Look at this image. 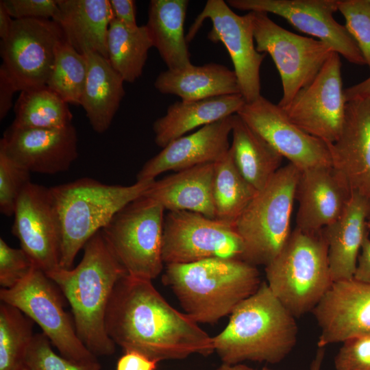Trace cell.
I'll use <instances>...</instances> for the list:
<instances>
[{
  "label": "cell",
  "mask_w": 370,
  "mask_h": 370,
  "mask_svg": "<svg viewBox=\"0 0 370 370\" xmlns=\"http://www.w3.org/2000/svg\"><path fill=\"white\" fill-rule=\"evenodd\" d=\"M106 332L124 352L157 361L213 353L210 337L190 317L171 306L151 281L124 275L116 284L106 314Z\"/></svg>",
  "instance_id": "cell-1"
},
{
  "label": "cell",
  "mask_w": 370,
  "mask_h": 370,
  "mask_svg": "<svg viewBox=\"0 0 370 370\" xmlns=\"http://www.w3.org/2000/svg\"><path fill=\"white\" fill-rule=\"evenodd\" d=\"M83 249L75 268H60L46 275L67 299L81 341L96 357L108 356L114 353L116 345L106 332V310L116 284L127 273L101 230Z\"/></svg>",
  "instance_id": "cell-2"
},
{
  "label": "cell",
  "mask_w": 370,
  "mask_h": 370,
  "mask_svg": "<svg viewBox=\"0 0 370 370\" xmlns=\"http://www.w3.org/2000/svg\"><path fill=\"white\" fill-rule=\"evenodd\" d=\"M297 333L295 317L262 282L232 311L224 330L212 337V345L223 363L275 364L293 349Z\"/></svg>",
  "instance_id": "cell-3"
},
{
  "label": "cell",
  "mask_w": 370,
  "mask_h": 370,
  "mask_svg": "<svg viewBox=\"0 0 370 370\" xmlns=\"http://www.w3.org/2000/svg\"><path fill=\"white\" fill-rule=\"evenodd\" d=\"M163 282L196 323L212 324L230 314L262 282L256 266L241 259L213 258L166 265Z\"/></svg>",
  "instance_id": "cell-4"
},
{
  "label": "cell",
  "mask_w": 370,
  "mask_h": 370,
  "mask_svg": "<svg viewBox=\"0 0 370 370\" xmlns=\"http://www.w3.org/2000/svg\"><path fill=\"white\" fill-rule=\"evenodd\" d=\"M154 180L111 185L84 177L49 188L60 240V268L71 269L78 252L123 208Z\"/></svg>",
  "instance_id": "cell-5"
},
{
  "label": "cell",
  "mask_w": 370,
  "mask_h": 370,
  "mask_svg": "<svg viewBox=\"0 0 370 370\" xmlns=\"http://www.w3.org/2000/svg\"><path fill=\"white\" fill-rule=\"evenodd\" d=\"M264 270L269 288L295 318L312 311L333 283L322 230L295 227Z\"/></svg>",
  "instance_id": "cell-6"
},
{
  "label": "cell",
  "mask_w": 370,
  "mask_h": 370,
  "mask_svg": "<svg viewBox=\"0 0 370 370\" xmlns=\"http://www.w3.org/2000/svg\"><path fill=\"white\" fill-rule=\"evenodd\" d=\"M300 171L281 166L258 191L234 224L241 238V260L254 266L269 264L291 236V220Z\"/></svg>",
  "instance_id": "cell-7"
},
{
  "label": "cell",
  "mask_w": 370,
  "mask_h": 370,
  "mask_svg": "<svg viewBox=\"0 0 370 370\" xmlns=\"http://www.w3.org/2000/svg\"><path fill=\"white\" fill-rule=\"evenodd\" d=\"M164 210L143 195L119 210L101 230L127 275L151 281L162 272Z\"/></svg>",
  "instance_id": "cell-8"
},
{
  "label": "cell",
  "mask_w": 370,
  "mask_h": 370,
  "mask_svg": "<svg viewBox=\"0 0 370 370\" xmlns=\"http://www.w3.org/2000/svg\"><path fill=\"white\" fill-rule=\"evenodd\" d=\"M252 12L256 49L269 54L276 66L282 86L278 105L284 108L314 79L334 51L323 41L283 28L267 13Z\"/></svg>",
  "instance_id": "cell-9"
},
{
  "label": "cell",
  "mask_w": 370,
  "mask_h": 370,
  "mask_svg": "<svg viewBox=\"0 0 370 370\" xmlns=\"http://www.w3.org/2000/svg\"><path fill=\"white\" fill-rule=\"evenodd\" d=\"M58 288L45 273L34 267L14 287L1 288L0 299L36 323L62 356L76 362L97 360L78 337Z\"/></svg>",
  "instance_id": "cell-10"
},
{
  "label": "cell",
  "mask_w": 370,
  "mask_h": 370,
  "mask_svg": "<svg viewBox=\"0 0 370 370\" xmlns=\"http://www.w3.org/2000/svg\"><path fill=\"white\" fill-rule=\"evenodd\" d=\"M243 251L232 225L186 210L170 211L164 217L162 258L166 265L213 258L241 260Z\"/></svg>",
  "instance_id": "cell-11"
},
{
  "label": "cell",
  "mask_w": 370,
  "mask_h": 370,
  "mask_svg": "<svg viewBox=\"0 0 370 370\" xmlns=\"http://www.w3.org/2000/svg\"><path fill=\"white\" fill-rule=\"evenodd\" d=\"M64 40L51 19L14 20L8 37L1 42V67L18 91L47 86L56 51Z\"/></svg>",
  "instance_id": "cell-12"
},
{
  "label": "cell",
  "mask_w": 370,
  "mask_h": 370,
  "mask_svg": "<svg viewBox=\"0 0 370 370\" xmlns=\"http://www.w3.org/2000/svg\"><path fill=\"white\" fill-rule=\"evenodd\" d=\"M206 19L212 24L208 38L213 42H221L228 51L241 95L246 103L256 100L261 96L260 69L266 54L256 49L253 12L241 16L223 0H208L186 35L188 42Z\"/></svg>",
  "instance_id": "cell-13"
},
{
  "label": "cell",
  "mask_w": 370,
  "mask_h": 370,
  "mask_svg": "<svg viewBox=\"0 0 370 370\" xmlns=\"http://www.w3.org/2000/svg\"><path fill=\"white\" fill-rule=\"evenodd\" d=\"M346 103L340 55L333 52L314 79L283 109L295 125L328 144L341 133Z\"/></svg>",
  "instance_id": "cell-14"
},
{
  "label": "cell",
  "mask_w": 370,
  "mask_h": 370,
  "mask_svg": "<svg viewBox=\"0 0 370 370\" xmlns=\"http://www.w3.org/2000/svg\"><path fill=\"white\" fill-rule=\"evenodd\" d=\"M300 171L332 166L328 143L304 131L278 104L262 95L236 114Z\"/></svg>",
  "instance_id": "cell-15"
},
{
  "label": "cell",
  "mask_w": 370,
  "mask_h": 370,
  "mask_svg": "<svg viewBox=\"0 0 370 370\" xmlns=\"http://www.w3.org/2000/svg\"><path fill=\"white\" fill-rule=\"evenodd\" d=\"M339 0H228L230 7L249 12L278 15L298 30L329 45L349 62L365 65L354 39L333 14Z\"/></svg>",
  "instance_id": "cell-16"
},
{
  "label": "cell",
  "mask_w": 370,
  "mask_h": 370,
  "mask_svg": "<svg viewBox=\"0 0 370 370\" xmlns=\"http://www.w3.org/2000/svg\"><path fill=\"white\" fill-rule=\"evenodd\" d=\"M12 234L36 268L47 275L60 269V240L49 188L30 182L14 212Z\"/></svg>",
  "instance_id": "cell-17"
},
{
  "label": "cell",
  "mask_w": 370,
  "mask_h": 370,
  "mask_svg": "<svg viewBox=\"0 0 370 370\" xmlns=\"http://www.w3.org/2000/svg\"><path fill=\"white\" fill-rule=\"evenodd\" d=\"M0 150L29 172L56 174L67 171L78 156L73 124L57 128H18L10 125Z\"/></svg>",
  "instance_id": "cell-18"
},
{
  "label": "cell",
  "mask_w": 370,
  "mask_h": 370,
  "mask_svg": "<svg viewBox=\"0 0 370 370\" xmlns=\"http://www.w3.org/2000/svg\"><path fill=\"white\" fill-rule=\"evenodd\" d=\"M312 312L320 328L318 347L370 335V283L333 282Z\"/></svg>",
  "instance_id": "cell-19"
},
{
  "label": "cell",
  "mask_w": 370,
  "mask_h": 370,
  "mask_svg": "<svg viewBox=\"0 0 370 370\" xmlns=\"http://www.w3.org/2000/svg\"><path fill=\"white\" fill-rule=\"evenodd\" d=\"M328 145L332 166L351 193H358L370 204V99L347 102L341 133ZM368 228L370 231V217Z\"/></svg>",
  "instance_id": "cell-20"
},
{
  "label": "cell",
  "mask_w": 370,
  "mask_h": 370,
  "mask_svg": "<svg viewBox=\"0 0 370 370\" xmlns=\"http://www.w3.org/2000/svg\"><path fill=\"white\" fill-rule=\"evenodd\" d=\"M234 115L201 127L169 143L145 163L137 174L136 180H155L158 175L168 171H180L214 163L221 159L230 148L229 138Z\"/></svg>",
  "instance_id": "cell-21"
},
{
  "label": "cell",
  "mask_w": 370,
  "mask_h": 370,
  "mask_svg": "<svg viewBox=\"0 0 370 370\" xmlns=\"http://www.w3.org/2000/svg\"><path fill=\"white\" fill-rule=\"evenodd\" d=\"M350 195L344 178L332 166L301 171L295 227L310 232L321 230L340 217Z\"/></svg>",
  "instance_id": "cell-22"
},
{
  "label": "cell",
  "mask_w": 370,
  "mask_h": 370,
  "mask_svg": "<svg viewBox=\"0 0 370 370\" xmlns=\"http://www.w3.org/2000/svg\"><path fill=\"white\" fill-rule=\"evenodd\" d=\"M370 204L352 192L340 217L322 229L327 242L330 270L333 282L354 278L365 238L369 234Z\"/></svg>",
  "instance_id": "cell-23"
},
{
  "label": "cell",
  "mask_w": 370,
  "mask_h": 370,
  "mask_svg": "<svg viewBox=\"0 0 370 370\" xmlns=\"http://www.w3.org/2000/svg\"><path fill=\"white\" fill-rule=\"evenodd\" d=\"M214 163L204 164L156 180L143 196L170 211L186 210L215 219L212 197Z\"/></svg>",
  "instance_id": "cell-24"
},
{
  "label": "cell",
  "mask_w": 370,
  "mask_h": 370,
  "mask_svg": "<svg viewBox=\"0 0 370 370\" xmlns=\"http://www.w3.org/2000/svg\"><path fill=\"white\" fill-rule=\"evenodd\" d=\"M113 18L110 0H59L53 21L77 51L96 52L108 58L107 36Z\"/></svg>",
  "instance_id": "cell-25"
},
{
  "label": "cell",
  "mask_w": 370,
  "mask_h": 370,
  "mask_svg": "<svg viewBox=\"0 0 370 370\" xmlns=\"http://www.w3.org/2000/svg\"><path fill=\"white\" fill-rule=\"evenodd\" d=\"M245 103L241 94L176 101L153 123L155 143L163 148L194 129L236 114Z\"/></svg>",
  "instance_id": "cell-26"
},
{
  "label": "cell",
  "mask_w": 370,
  "mask_h": 370,
  "mask_svg": "<svg viewBox=\"0 0 370 370\" xmlns=\"http://www.w3.org/2000/svg\"><path fill=\"white\" fill-rule=\"evenodd\" d=\"M154 86L160 92L176 95L183 101L241 94L234 71L214 62L167 69L158 75Z\"/></svg>",
  "instance_id": "cell-27"
},
{
  "label": "cell",
  "mask_w": 370,
  "mask_h": 370,
  "mask_svg": "<svg viewBox=\"0 0 370 370\" xmlns=\"http://www.w3.org/2000/svg\"><path fill=\"white\" fill-rule=\"evenodd\" d=\"M87 77L80 105L93 130L102 134L110 127L125 96L123 83L108 59L86 51Z\"/></svg>",
  "instance_id": "cell-28"
},
{
  "label": "cell",
  "mask_w": 370,
  "mask_h": 370,
  "mask_svg": "<svg viewBox=\"0 0 370 370\" xmlns=\"http://www.w3.org/2000/svg\"><path fill=\"white\" fill-rule=\"evenodd\" d=\"M188 1L151 0L146 26L153 46L167 66L175 70L192 64L184 34Z\"/></svg>",
  "instance_id": "cell-29"
},
{
  "label": "cell",
  "mask_w": 370,
  "mask_h": 370,
  "mask_svg": "<svg viewBox=\"0 0 370 370\" xmlns=\"http://www.w3.org/2000/svg\"><path fill=\"white\" fill-rule=\"evenodd\" d=\"M230 149L245 179L262 189L280 169L283 157L237 114L233 117Z\"/></svg>",
  "instance_id": "cell-30"
},
{
  "label": "cell",
  "mask_w": 370,
  "mask_h": 370,
  "mask_svg": "<svg viewBox=\"0 0 370 370\" xmlns=\"http://www.w3.org/2000/svg\"><path fill=\"white\" fill-rule=\"evenodd\" d=\"M257 192L238 169L230 148L214 163L212 197L216 219L234 226Z\"/></svg>",
  "instance_id": "cell-31"
},
{
  "label": "cell",
  "mask_w": 370,
  "mask_h": 370,
  "mask_svg": "<svg viewBox=\"0 0 370 370\" xmlns=\"http://www.w3.org/2000/svg\"><path fill=\"white\" fill-rule=\"evenodd\" d=\"M153 42L146 25L130 29L113 18L107 36L108 59L124 82L133 83L143 73Z\"/></svg>",
  "instance_id": "cell-32"
},
{
  "label": "cell",
  "mask_w": 370,
  "mask_h": 370,
  "mask_svg": "<svg viewBox=\"0 0 370 370\" xmlns=\"http://www.w3.org/2000/svg\"><path fill=\"white\" fill-rule=\"evenodd\" d=\"M14 106L18 128H57L72 124L73 115L66 102L47 86L20 92Z\"/></svg>",
  "instance_id": "cell-33"
},
{
  "label": "cell",
  "mask_w": 370,
  "mask_h": 370,
  "mask_svg": "<svg viewBox=\"0 0 370 370\" xmlns=\"http://www.w3.org/2000/svg\"><path fill=\"white\" fill-rule=\"evenodd\" d=\"M33 321L17 308L0 304V370H21L34 337Z\"/></svg>",
  "instance_id": "cell-34"
},
{
  "label": "cell",
  "mask_w": 370,
  "mask_h": 370,
  "mask_svg": "<svg viewBox=\"0 0 370 370\" xmlns=\"http://www.w3.org/2000/svg\"><path fill=\"white\" fill-rule=\"evenodd\" d=\"M87 73L85 54L64 40L57 47L47 86L67 103L80 105Z\"/></svg>",
  "instance_id": "cell-35"
},
{
  "label": "cell",
  "mask_w": 370,
  "mask_h": 370,
  "mask_svg": "<svg viewBox=\"0 0 370 370\" xmlns=\"http://www.w3.org/2000/svg\"><path fill=\"white\" fill-rule=\"evenodd\" d=\"M45 334H34L26 352L23 366L27 370H100L98 360L76 362L57 354Z\"/></svg>",
  "instance_id": "cell-36"
},
{
  "label": "cell",
  "mask_w": 370,
  "mask_h": 370,
  "mask_svg": "<svg viewBox=\"0 0 370 370\" xmlns=\"http://www.w3.org/2000/svg\"><path fill=\"white\" fill-rule=\"evenodd\" d=\"M30 173L0 150V212L14 215L17 201L23 189L31 182Z\"/></svg>",
  "instance_id": "cell-37"
},
{
  "label": "cell",
  "mask_w": 370,
  "mask_h": 370,
  "mask_svg": "<svg viewBox=\"0 0 370 370\" xmlns=\"http://www.w3.org/2000/svg\"><path fill=\"white\" fill-rule=\"evenodd\" d=\"M338 10L370 69V0H339Z\"/></svg>",
  "instance_id": "cell-38"
},
{
  "label": "cell",
  "mask_w": 370,
  "mask_h": 370,
  "mask_svg": "<svg viewBox=\"0 0 370 370\" xmlns=\"http://www.w3.org/2000/svg\"><path fill=\"white\" fill-rule=\"evenodd\" d=\"M35 267L28 255L21 248L9 246L0 238V285L11 288L23 280Z\"/></svg>",
  "instance_id": "cell-39"
},
{
  "label": "cell",
  "mask_w": 370,
  "mask_h": 370,
  "mask_svg": "<svg viewBox=\"0 0 370 370\" xmlns=\"http://www.w3.org/2000/svg\"><path fill=\"white\" fill-rule=\"evenodd\" d=\"M336 370H370V335L343 343L334 358Z\"/></svg>",
  "instance_id": "cell-40"
},
{
  "label": "cell",
  "mask_w": 370,
  "mask_h": 370,
  "mask_svg": "<svg viewBox=\"0 0 370 370\" xmlns=\"http://www.w3.org/2000/svg\"><path fill=\"white\" fill-rule=\"evenodd\" d=\"M14 20L21 18L51 19L58 12L59 0H1Z\"/></svg>",
  "instance_id": "cell-41"
},
{
  "label": "cell",
  "mask_w": 370,
  "mask_h": 370,
  "mask_svg": "<svg viewBox=\"0 0 370 370\" xmlns=\"http://www.w3.org/2000/svg\"><path fill=\"white\" fill-rule=\"evenodd\" d=\"M158 362L135 351H126L119 358L116 370H156Z\"/></svg>",
  "instance_id": "cell-42"
},
{
  "label": "cell",
  "mask_w": 370,
  "mask_h": 370,
  "mask_svg": "<svg viewBox=\"0 0 370 370\" xmlns=\"http://www.w3.org/2000/svg\"><path fill=\"white\" fill-rule=\"evenodd\" d=\"M114 18L130 29H136V23L135 1L133 0H110Z\"/></svg>",
  "instance_id": "cell-43"
},
{
  "label": "cell",
  "mask_w": 370,
  "mask_h": 370,
  "mask_svg": "<svg viewBox=\"0 0 370 370\" xmlns=\"http://www.w3.org/2000/svg\"><path fill=\"white\" fill-rule=\"evenodd\" d=\"M18 92L14 83L0 68V119H3L13 106L14 94Z\"/></svg>",
  "instance_id": "cell-44"
},
{
  "label": "cell",
  "mask_w": 370,
  "mask_h": 370,
  "mask_svg": "<svg viewBox=\"0 0 370 370\" xmlns=\"http://www.w3.org/2000/svg\"><path fill=\"white\" fill-rule=\"evenodd\" d=\"M354 278L370 283V238L369 234L363 241Z\"/></svg>",
  "instance_id": "cell-45"
},
{
  "label": "cell",
  "mask_w": 370,
  "mask_h": 370,
  "mask_svg": "<svg viewBox=\"0 0 370 370\" xmlns=\"http://www.w3.org/2000/svg\"><path fill=\"white\" fill-rule=\"evenodd\" d=\"M346 102L359 99H370V76L363 81L344 90Z\"/></svg>",
  "instance_id": "cell-46"
},
{
  "label": "cell",
  "mask_w": 370,
  "mask_h": 370,
  "mask_svg": "<svg viewBox=\"0 0 370 370\" xmlns=\"http://www.w3.org/2000/svg\"><path fill=\"white\" fill-rule=\"evenodd\" d=\"M14 19L8 13L2 1H0V38L1 40L9 35Z\"/></svg>",
  "instance_id": "cell-47"
},
{
  "label": "cell",
  "mask_w": 370,
  "mask_h": 370,
  "mask_svg": "<svg viewBox=\"0 0 370 370\" xmlns=\"http://www.w3.org/2000/svg\"><path fill=\"white\" fill-rule=\"evenodd\" d=\"M325 356V348L318 347L316 355L310 365V370H321V365Z\"/></svg>",
  "instance_id": "cell-48"
},
{
  "label": "cell",
  "mask_w": 370,
  "mask_h": 370,
  "mask_svg": "<svg viewBox=\"0 0 370 370\" xmlns=\"http://www.w3.org/2000/svg\"><path fill=\"white\" fill-rule=\"evenodd\" d=\"M215 370H257V369H254L253 368H251L241 363H237V364L223 363L220 367H219ZM260 370H273V369L264 368Z\"/></svg>",
  "instance_id": "cell-49"
},
{
  "label": "cell",
  "mask_w": 370,
  "mask_h": 370,
  "mask_svg": "<svg viewBox=\"0 0 370 370\" xmlns=\"http://www.w3.org/2000/svg\"><path fill=\"white\" fill-rule=\"evenodd\" d=\"M21 370H27V369L25 367H23Z\"/></svg>",
  "instance_id": "cell-50"
}]
</instances>
